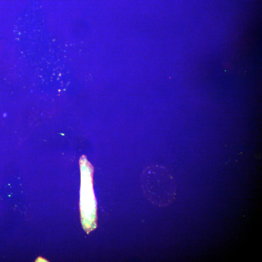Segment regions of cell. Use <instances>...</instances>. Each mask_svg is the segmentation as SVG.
<instances>
[{"mask_svg": "<svg viewBox=\"0 0 262 262\" xmlns=\"http://www.w3.org/2000/svg\"><path fill=\"white\" fill-rule=\"evenodd\" d=\"M81 186L80 211L84 229L89 233L97 227V203L94 196L92 174L93 167L84 157L80 161Z\"/></svg>", "mask_w": 262, "mask_h": 262, "instance_id": "2", "label": "cell"}, {"mask_svg": "<svg viewBox=\"0 0 262 262\" xmlns=\"http://www.w3.org/2000/svg\"><path fill=\"white\" fill-rule=\"evenodd\" d=\"M142 180L144 192L153 204L166 206L174 200L176 191L175 183L164 167H149L145 171Z\"/></svg>", "mask_w": 262, "mask_h": 262, "instance_id": "1", "label": "cell"}]
</instances>
